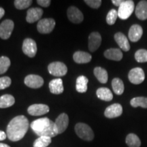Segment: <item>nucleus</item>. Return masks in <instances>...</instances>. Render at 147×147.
Instances as JSON below:
<instances>
[{
    "label": "nucleus",
    "mask_w": 147,
    "mask_h": 147,
    "mask_svg": "<svg viewBox=\"0 0 147 147\" xmlns=\"http://www.w3.org/2000/svg\"><path fill=\"white\" fill-rule=\"evenodd\" d=\"M29 127V123L25 116L20 115L10 121L7 127L6 134L12 142L20 140L25 136Z\"/></svg>",
    "instance_id": "obj_1"
},
{
    "label": "nucleus",
    "mask_w": 147,
    "mask_h": 147,
    "mask_svg": "<svg viewBox=\"0 0 147 147\" xmlns=\"http://www.w3.org/2000/svg\"><path fill=\"white\" fill-rule=\"evenodd\" d=\"M31 128L38 136H47L52 138L58 135L56 126L54 122L47 117L36 119L30 125Z\"/></svg>",
    "instance_id": "obj_2"
},
{
    "label": "nucleus",
    "mask_w": 147,
    "mask_h": 147,
    "mask_svg": "<svg viewBox=\"0 0 147 147\" xmlns=\"http://www.w3.org/2000/svg\"><path fill=\"white\" fill-rule=\"evenodd\" d=\"M75 131L77 136L84 140L91 141L94 138V133L88 125L78 123L75 126Z\"/></svg>",
    "instance_id": "obj_3"
},
{
    "label": "nucleus",
    "mask_w": 147,
    "mask_h": 147,
    "mask_svg": "<svg viewBox=\"0 0 147 147\" xmlns=\"http://www.w3.org/2000/svg\"><path fill=\"white\" fill-rule=\"evenodd\" d=\"M134 8H135V5L133 1L131 0L124 1V2L119 7L118 16L122 20L127 19L133 13Z\"/></svg>",
    "instance_id": "obj_4"
},
{
    "label": "nucleus",
    "mask_w": 147,
    "mask_h": 147,
    "mask_svg": "<svg viewBox=\"0 0 147 147\" xmlns=\"http://www.w3.org/2000/svg\"><path fill=\"white\" fill-rule=\"evenodd\" d=\"M49 72L53 76L57 77H61L65 76L67 72V67L62 62H53L48 66Z\"/></svg>",
    "instance_id": "obj_5"
},
{
    "label": "nucleus",
    "mask_w": 147,
    "mask_h": 147,
    "mask_svg": "<svg viewBox=\"0 0 147 147\" xmlns=\"http://www.w3.org/2000/svg\"><path fill=\"white\" fill-rule=\"evenodd\" d=\"M55 21L53 18H44L40 20L37 25V29L40 34H50L54 29Z\"/></svg>",
    "instance_id": "obj_6"
},
{
    "label": "nucleus",
    "mask_w": 147,
    "mask_h": 147,
    "mask_svg": "<svg viewBox=\"0 0 147 147\" xmlns=\"http://www.w3.org/2000/svg\"><path fill=\"white\" fill-rule=\"evenodd\" d=\"M128 78L130 82L134 84H140L144 81L145 74L144 70L140 67H135L129 71Z\"/></svg>",
    "instance_id": "obj_7"
},
{
    "label": "nucleus",
    "mask_w": 147,
    "mask_h": 147,
    "mask_svg": "<svg viewBox=\"0 0 147 147\" xmlns=\"http://www.w3.org/2000/svg\"><path fill=\"white\" fill-rule=\"evenodd\" d=\"M14 24L12 20L6 19L0 25V38L3 40H7L11 36L14 29Z\"/></svg>",
    "instance_id": "obj_8"
},
{
    "label": "nucleus",
    "mask_w": 147,
    "mask_h": 147,
    "mask_svg": "<svg viewBox=\"0 0 147 147\" xmlns=\"http://www.w3.org/2000/svg\"><path fill=\"white\" fill-rule=\"evenodd\" d=\"M23 52L29 57H34L37 53V45L36 42L31 38H26L23 43Z\"/></svg>",
    "instance_id": "obj_9"
},
{
    "label": "nucleus",
    "mask_w": 147,
    "mask_h": 147,
    "mask_svg": "<svg viewBox=\"0 0 147 147\" xmlns=\"http://www.w3.org/2000/svg\"><path fill=\"white\" fill-rule=\"evenodd\" d=\"M24 82L27 87L32 89H38L44 84V79L36 74H30L25 77Z\"/></svg>",
    "instance_id": "obj_10"
},
{
    "label": "nucleus",
    "mask_w": 147,
    "mask_h": 147,
    "mask_svg": "<svg viewBox=\"0 0 147 147\" xmlns=\"http://www.w3.org/2000/svg\"><path fill=\"white\" fill-rule=\"evenodd\" d=\"M67 15L69 21L76 24L80 23L84 19L81 11L74 6H71L67 9Z\"/></svg>",
    "instance_id": "obj_11"
},
{
    "label": "nucleus",
    "mask_w": 147,
    "mask_h": 147,
    "mask_svg": "<svg viewBox=\"0 0 147 147\" xmlns=\"http://www.w3.org/2000/svg\"><path fill=\"white\" fill-rule=\"evenodd\" d=\"M122 113V106L119 104H114L106 108L104 112V115L108 119H114L120 117Z\"/></svg>",
    "instance_id": "obj_12"
},
{
    "label": "nucleus",
    "mask_w": 147,
    "mask_h": 147,
    "mask_svg": "<svg viewBox=\"0 0 147 147\" xmlns=\"http://www.w3.org/2000/svg\"><path fill=\"white\" fill-rule=\"evenodd\" d=\"M58 134H62L66 130L69 124V117L67 114L62 113L57 118L55 122Z\"/></svg>",
    "instance_id": "obj_13"
},
{
    "label": "nucleus",
    "mask_w": 147,
    "mask_h": 147,
    "mask_svg": "<svg viewBox=\"0 0 147 147\" xmlns=\"http://www.w3.org/2000/svg\"><path fill=\"white\" fill-rule=\"evenodd\" d=\"M49 107L45 104H37L30 106L27 109V112L30 115L41 116L49 112Z\"/></svg>",
    "instance_id": "obj_14"
},
{
    "label": "nucleus",
    "mask_w": 147,
    "mask_h": 147,
    "mask_svg": "<svg viewBox=\"0 0 147 147\" xmlns=\"http://www.w3.org/2000/svg\"><path fill=\"white\" fill-rule=\"evenodd\" d=\"M102 43V36L98 32H92L89 36V49L91 52H95L99 49Z\"/></svg>",
    "instance_id": "obj_15"
},
{
    "label": "nucleus",
    "mask_w": 147,
    "mask_h": 147,
    "mask_svg": "<svg viewBox=\"0 0 147 147\" xmlns=\"http://www.w3.org/2000/svg\"><path fill=\"white\" fill-rule=\"evenodd\" d=\"M143 34L142 27L140 25H133L130 27L128 33V37L130 41L133 42H136L139 41V40L142 38Z\"/></svg>",
    "instance_id": "obj_16"
},
{
    "label": "nucleus",
    "mask_w": 147,
    "mask_h": 147,
    "mask_svg": "<svg viewBox=\"0 0 147 147\" xmlns=\"http://www.w3.org/2000/svg\"><path fill=\"white\" fill-rule=\"evenodd\" d=\"M43 14V10L40 8H33L27 10L26 21L29 23H33L39 21Z\"/></svg>",
    "instance_id": "obj_17"
},
{
    "label": "nucleus",
    "mask_w": 147,
    "mask_h": 147,
    "mask_svg": "<svg viewBox=\"0 0 147 147\" xmlns=\"http://www.w3.org/2000/svg\"><path fill=\"white\" fill-rule=\"evenodd\" d=\"M115 40L121 49L127 52L130 49V45L127 37L121 32H118L115 35Z\"/></svg>",
    "instance_id": "obj_18"
},
{
    "label": "nucleus",
    "mask_w": 147,
    "mask_h": 147,
    "mask_svg": "<svg viewBox=\"0 0 147 147\" xmlns=\"http://www.w3.org/2000/svg\"><path fill=\"white\" fill-rule=\"evenodd\" d=\"M49 89L50 91L53 94H61L64 91L63 80L61 78L53 79L49 82Z\"/></svg>",
    "instance_id": "obj_19"
},
{
    "label": "nucleus",
    "mask_w": 147,
    "mask_h": 147,
    "mask_svg": "<svg viewBox=\"0 0 147 147\" xmlns=\"http://www.w3.org/2000/svg\"><path fill=\"white\" fill-rule=\"evenodd\" d=\"M136 16L140 20L147 19V1H140L136 7Z\"/></svg>",
    "instance_id": "obj_20"
},
{
    "label": "nucleus",
    "mask_w": 147,
    "mask_h": 147,
    "mask_svg": "<svg viewBox=\"0 0 147 147\" xmlns=\"http://www.w3.org/2000/svg\"><path fill=\"white\" fill-rule=\"evenodd\" d=\"M73 59L77 63H87L91 61L92 57L89 53L83 51H77L74 54Z\"/></svg>",
    "instance_id": "obj_21"
},
{
    "label": "nucleus",
    "mask_w": 147,
    "mask_h": 147,
    "mask_svg": "<svg viewBox=\"0 0 147 147\" xmlns=\"http://www.w3.org/2000/svg\"><path fill=\"white\" fill-rule=\"evenodd\" d=\"M104 56L108 59L119 61L122 59L123 53L119 49H109L104 52Z\"/></svg>",
    "instance_id": "obj_22"
},
{
    "label": "nucleus",
    "mask_w": 147,
    "mask_h": 147,
    "mask_svg": "<svg viewBox=\"0 0 147 147\" xmlns=\"http://www.w3.org/2000/svg\"><path fill=\"white\" fill-rule=\"evenodd\" d=\"M97 97L106 102H110L113 99V95L109 89L106 87L99 88L96 91Z\"/></svg>",
    "instance_id": "obj_23"
},
{
    "label": "nucleus",
    "mask_w": 147,
    "mask_h": 147,
    "mask_svg": "<svg viewBox=\"0 0 147 147\" xmlns=\"http://www.w3.org/2000/svg\"><path fill=\"white\" fill-rule=\"evenodd\" d=\"M89 80L86 76H80L76 79V89L79 93H85L87 91V84Z\"/></svg>",
    "instance_id": "obj_24"
},
{
    "label": "nucleus",
    "mask_w": 147,
    "mask_h": 147,
    "mask_svg": "<svg viewBox=\"0 0 147 147\" xmlns=\"http://www.w3.org/2000/svg\"><path fill=\"white\" fill-rule=\"evenodd\" d=\"M93 73H94L95 76L101 83L105 84L107 82L108 75L107 71L105 69L100 67H96L93 70Z\"/></svg>",
    "instance_id": "obj_25"
},
{
    "label": "nucleus",
    "mask_w": 147,
    "mask_h": 147,
    "mask_svg": "<svg viewBox=\"0 0 147 147\" xmlns=\"http://www.w3.org/2000/svg\"><path fill=\"white\" fill-rule=\"evenodd\" d=\"M15 103V99L11 95H3L0 97V108H9Z\"/></svg>",
    "instance_id": "obj_26"
},
{
    "label": "nucleus",
    "mask_w": 147,
    "mask_h": 147,
    "mask_svg": "<svg viewBox=\"0 0 147 147\" xmlns=\"http://www.w3.org/2000/svg\"><path fill=\"white\" fill-rule=\"evenodd\" d=\"M125 142L129 147H140L141 141L137 135L129 134L127 136Z\"/></svg>",
    "instance_id": "obj_27"
},
{
    "label": "nucleus",
    "mask_w": 147,
    "mask_h": 147,
    "mask_svg": "<svg viewBox=\"0 0 147 147\" xmlns=\"http://www.w3.org/2000/svg\"><path fill=\"white\" fill-rule=\"evenodd\" d=\"M112 87L115 93L117 95H120L123 94L124 91V84L121 79L115 78L112 81Z\"/></svg>",
    "instance_id": "obj_28"
},
{
    "label": "nucleus",
    "mask_w": 147,
    "mask_h": 147,
    "mask_svg": "<svg viewBox=\"0 0 147 147\" xmlns=\"http://www.w3.org/2000/svg\"><path fill=\"white\" fill-rule=\"evenodd\" d=\"M130 104L132 107H142L147 108V97H134L130 101Z\"/></svg>",
    "instance_id": "obj_29"
},
{
    "label": "nucleus",
    "mask_w": 147,
    "mask_h": 147,
    "mask_svg": "<svg viewBox=\"0 0 147 147\" xmlns=\"http://www.w3.org/2000/svg\"><path fill=\"white\" fill-rule=\"evenodd\" d=\"M51 143V138L40 136L34 142V147H47Z\"/></svg>",
    "instance_id": "obj_30"
},
{
    "label": "nucleus",
    "mask_w": 147,
    "mask_h": 147,
    "mask_svg": "<svg viewBox=\"0 0 147 147\" xmlns=\"http://www.w3.org/2000/svg\"><path fill=\"white\" fill-rule=\"evenodd\" d=\"M10 60L7 57L3 56L0 57V74L6 72L10 66Z\"/></svg>",
    "instance_id": "obj_31"
},
{
    "label": "nucleus",
    "mask_w": 147,
    "mask_h": 147,
    "mask_svg": "<svg viewBox=\"0 0 147 147\" xmlns=\"http://www.w3.org/2000/svg\"><path fill=\"white\" fill-rule=\"evenodd\" d=\"M135 59L138 63L147 62V50L140 49L135 53Z\"/></svg>",
    "instance_id": "obj_32"
},
{
    "label": "nucleus",
    "mask_w": 147,
    "mask_h": 147,
    "mask_svg": "<svg viewBox=\"0 0 147 147\" xmlns=\"http://www.w3.org/2000/svg\"><path fill=\"white\" fill-rule=\"evenodd\" d=\"M117 17H118V11L115 9H112L108 12L107 16H106V22L108 25H113L115 23Z\"/></svg>",
    "instance_id": "obj_33"
},
{
    "label": "nucleus",
    "mask_w": 147,
    "mask_h": 147,
    "mask_svg": "<svg viewBox=\"0 0 147 147\" xmlns=\"http://www.w3.org/2000/svg\"><path fill=\"white\" fill-rule=\"evenodd\" d=\"M33 1L32 0H15L14 5L18 10H24V9L29 8L32 5Z\"/></svg>",
    "instance_id": "obj_34"
},
{
    "label": "nucleus",
    "mask_w": 147,
    "mask_h": 147,
    "mask_svg": "<svg viewBox=\"0 0 147 147\" xmlns=\"http://www.w3.org/2000/svg\"><path fill=\"white\" fill-rule=\"evenodd\" d=\"M11 82H12V80L8 76H3L0 78V90L5 89L10 87Z\"/></svg>",
    "instance_id": "obj_35"
},
{
    "label": "nucleus",
    "mask_w": 147,
    "mask_h": 147,
    "mask_svg": "<svg viewBox=\"0 0 147 147\" xmlns=\"http://www.w3.org/2000/svg\"><path fill=\"white\" fill-rule=\"evenodd\" d=\"M89 6L92 8L97 9L100 8L101 4H102V1L101 0H85L84 1Z\"/></svg>",
    "instance_id": "obj_36"
},
{
    "label": "nucleus",
    "mask_w": 147,
    "mask_h": 147,
    "mask_svg": "<svg viewBox=\"0 0 147 147\" xmlns=\"http://www.w3.org/2000/svg\"><path fill=\"white\" fill-rule=\"evenodd\" d=\"M38 4L41 5L42 7H45V8H47L50 5L51 1L50 0H38L37 1Z\"/></svg>",
    "instance_id": "obj_37"
},
{
    "label": "nucleus",
    "mask_w": 147,
    "mask_h": 147,
    "mask_svg": "<svg viewBox=\"0 0 147 147\" xmlns=\"http://www.w3.org/2000/svg\"><path fill=\"white\" fill-rule=\"evenodd\" d=\"M123 2H124L123 0H113V1H112V3H113L114 5L118 7L120 6V5Z\"/></svg>",
    "instance_id": "obj_38"
},
{
    "label": "nucleus",
    "mask_w": 147,
    "mask_h": 147,
    "mask_svg": "<svg viewBox=\"0 0 147 147\" xmlns=\"http://www.w3.org/2000/svg\"><path fill=\"white\" fill-rule=\"evenodd\" d=\"M7 134L5 133L4 131H0V141L4 140L6 138Z\"/></svg>",
    "instance_id": "obj_39"
},
{
    "label": "nucleus",
    "mask_w": 147,
    "mask_h": 147,
    "mask_svg": "<svg viewBox=\"0 0 147 147\" xmlns=\"http://www.w3.org/2000/svg\"><path fill=\"white\" fill-rule=\"evenodd\" d=\"M4 14H5V10H3V8L0 7V19L4 16Z\"/></svg>",
    "instance_id": "obj_40"
},
{
    "label": "nucleus",
    "mask_w": 147,
    "mask_h": 147,
    "mask_svg": "<svg viewBox=\"0 0 147 147\" xmlns=\"http://www.w3.org/2000/svg\"><path fill=\"white\" fill-rule=\"evenodd\" d=\"M0 147H10L9 145L6 144H3V143H0Z\"/></svg>",
    "instance_id": "obj_41"
}]
</instances>
